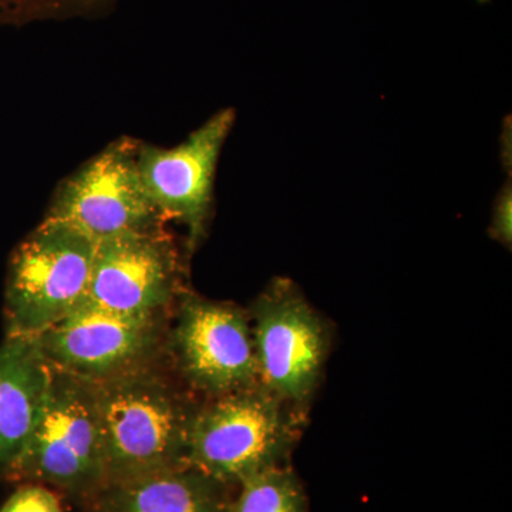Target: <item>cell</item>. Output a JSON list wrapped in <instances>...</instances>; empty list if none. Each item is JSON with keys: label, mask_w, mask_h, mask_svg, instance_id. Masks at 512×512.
I'll return each mask as SVG.
<instances>
[{"label": "cell", "mask_w": 512, "mask_h": 512, "mask_svg": "<svg viewBox=\"0 0 512 512\" xmlns=\"http://www.w3.org/2000/svg\"><path fill=\"white\" fill-rule=\"evenodd\" d=\"M163 316L79 308L37 340L53 369L100 384L151 366L163 342Z\"/></svg>", "instance_id": "cell-8"}, {"label": "cell", "mask_w": 512, "mask_h": 512, "mask_svg": "<svg viewBox=\"0 0 512 512\" xmlns=\"http://www.w3.org/2000/svg\"><path fill=\"white\" fill-rule=\"evenodd\" d=\"M96 247L63 222H40L9 259L5 335L37 338L70 315L89 284Z\"/></svg>", "instance_id": "cell-3"}, {"label": "cell", "mask_w": 512, "mask_h": 512, "mask_svg": "<svg viewBox=\"0 0 512 512\" xmlns=\"http://www.w3.org/2000/svg\"><path fill=\"white\" fill-rule=\"evenodd\" d=\"M259 386L291 409L311 400L329 350L325 322L288 279H275L252 306Z\"/></svg>", "instance_id": "cell-5"}, {"label": "cell", "mask_w": 512, "mask_h": 512, "mask_svg": "<svg viewBox=\"0 0 512 512\" xmlns=\"http://www.w3.org/2000/svg\"><path fill=\"white\" fill-rule=\"evenodd\" d=\"M170 342L181 375L208 396L259 384L251 319L232 303L183 292Z\"/></svg>", "instance_id": "cell-9"}, {"label": "cell", "mask_w": 512, "mask_h": 512, "mask_svg": "<svg viewBox=\"0 0 512 512\" xmlns=\"http://www.w3.org/2000/svg\"><path fill=\"white\" fill-rule=\"evenodd\" d=\"M227 512H308V500L291 468L278 466L248 477Z\"/></svg>", "instance_id": "cell-13"}, {"label": "cell", "mask_w": 512, "mask_h": 512, "mask_svg": "<svg viewBox=\"0 0 512 512\" xmlns=\"http://www.w3.org/2000/svg\"><path fill=\"white\" fill-rule=\"evenodd\" d=\"M235 123V111H218L173 148L140 144L138 171L148 200L164 221L181 222L194 249L207 231L218 158Z\"/></svg>", "instance_id": "cell-10"}, {"label": "cell", "mask_w": 512, "mask_h": 512, "mask_svg": "<svg viewBox=\"0 0 512 512\" xmlns=\"http://www.w3.org/2000/svg\"><path fill=\"white\" fill-rule=\"evenodd\" d=\"M107 485L185 466L195 407L150 367L96 384Z\"/></svg>", "instance_id": "cell-1"}, {"label": "cell", "mask_w": 512, "mask_h": 512, "mask_svg": "<svg viewBox=\"0 0 512 512\" xmlns=\"http://www.w3.org/2000/svg\"><path fill=\"white\" fill-rule=\"evenodd\" d=\"M141 141L120 137L59 184L47 220L63 222L93 241L164 228L138 171Z\"/></svg>", "instance_id": "cell-6"}, {"label": "cell", "mask_w": 512, "mask_h": 512, "mask_svg": "<svg viewBox=\"0 0 512 512\" xmlns=\"http://www.w3.org/2000/svg\"><path fill=\"white\" fill-rule=\"evenodd\" d=\"M52 382L37 338L6 336L0 345V480L13 481Z\"/></svg>", "instance_id": "cell-11"}, {"label": "cell", "mask_w": 512, "mask_h": 512, "mask_svg": "<svg viewBox=\"0 0 512 512\" xmlns=\"http://www.w3.org/2000/svg\"><path fill=\"white\" fill-rule=\"evenodd\" d=\"M224 487L181 466L107 485L96 500L99 512H227Z\"/></svg>", "instance_id": "cell-12"}, {"label": "cell", "mask_w": 512, "mask_h": 512, "mask_svg": "<svg viewBox=\"0 0 512 512\" xmlns=\"http://www.w3.org/2000/svg\"><path fill=\"white\" fill-rule=\"evenodd\" d=\"M13 481L96 498L107 487L96 384L52 367L42 416Z\"/></svg>", "instance_id": "cell-4"}, {"label": "cell", "mask_w": 512, "mask_h": 512, "mask_svg": "<svg viewBox=\"0 0 512 512\" xmlns=\"http://www.w3.org/2000/svg\"><path fill=\"white\" fill-rule=\"evenodd\" d=\"M291 407L262 386L212 397L195 407L185 466L222 485L284 466L295 441Z\"/></svg>", "instance_id": "cell-2"}, {"label": "cell", "mask_w": 512, "mask_h": 512, "mask_svg": "<svg viewBox=\"0 0 512 512\" xmlns=\"http://www.w3.org/2000/svg\"><path fill=\"white\" fill-rule=\"evenodd\" d=\"M511 188L508 185L494 208L493 222H491V237L500 241L505 247H511Z\"/></svg>", "instance_id": "cell-16"}, {"label": "cell", "mask_w": 512, "mask_h": 512, "mask_svg": "<svg viewBox=\"0 0 512 512\" xmlns=\"http://www.w3.org/2000/svg\"><path fill=\"white\" fill-rule=\"evenodd\" d=\"M119 0H0V25L20 26L47 20L96 18Z\"/></svg>", "instance_id": "cell-14"}, {"label": "cell", "mask_w": 512, "mask_h": 512, "mask_svg": "<svg viewBox=\"0 0 512 512\" xmlns=\"http://www.w3.org/2000/svg\"><path fill=\"white\" fill-rule=\"evenodd\" d=\"M183 265L164 228L97 242L89 284L76 309L124 316L164 315L183 295Z\"/></svg>", "instance_id": "cell-7"}, {"label": "cell", "mask_w": 512, "mask_h": 512, "mask_svg": "<svg viewBox=\"0 0 512 512\" xmlns=\"http://www.w3.org/2000/svg\"><path fill=\"white\" fill-rule=\"evenodd\" d=\"M0 512H63L59 498L42 484L26 483L15 491Z\"/></svg>", "instance_id": "cell-15"}]
</instances>
